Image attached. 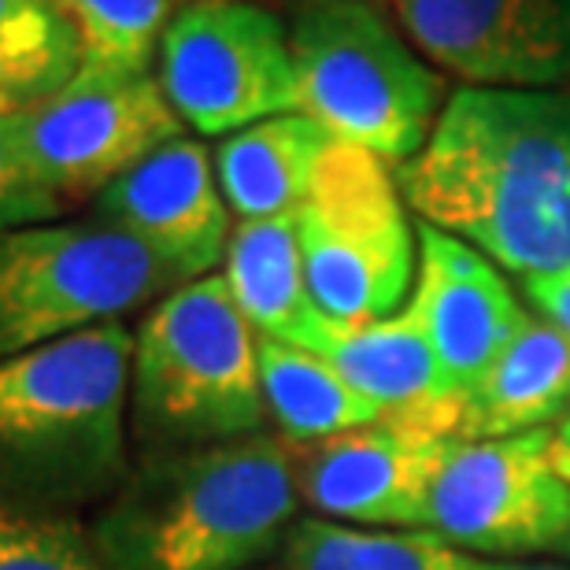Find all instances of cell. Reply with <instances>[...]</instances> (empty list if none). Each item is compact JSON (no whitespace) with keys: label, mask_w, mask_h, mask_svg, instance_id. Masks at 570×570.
<instances>
[{"label":"cell","mask_w":570,"mask_h":570,"mask_svg":"<svg viewBox=\"0 0 570 570\" xmlns=\"http://www.w3.org/2000/svg\"><path fill=\"white\" fill-rule=\"evenodd\" d=\"M419 223L522 278L570 267V97L463 86L396 175Z\"/></svg>","instance_id":"cell-1"},{"label":"cell","mask_w":570,"mask_h":570,"mask_svg":"<svg viewBox=\"0 0 570 570\" xmlns=\"http://www.w3.org/2000/svg\"><path fill=\"white\" fill-rule=\"evenodd\" d=\"M293 449L253 433L141 455L86 527L105 570H248L301 515Z\"/></svg>","instance_id":"cell-2"},{"label":"cell","mask_w":570,"mask_h":570,"mask_svg":"<svg viewBox=\"0 0 570 570\" xmlns=\"http://www.w3.org/2000/svg\"><path fill=\"white\" fill-rule=\"evenodd\" d=\"M130 367L122 323L0 360V500L75 515L116 493L130 474Z\"/></svg>","instance_id":"cell-3"},{"label":"cell","mask_w":570,"mask_h":570,"mask_svg":"<svg viewBox=\"0 0 570 570\" xmlns=\"http://www.w3.org/2000/svg\"><path fill=\"white\" fill-rule=\"evenodd\" d=\"M130 423L141 455L264 433L256 330L223 275L170 289L134 337Z\"/></svg>","instance_id":"cell-4"},{"label":"cell","mask_w":570,"mask_h":570,"mask_svg":"<svg viewBox=\"0 0 570 570\" xmlns=\"http://www.w3.org/2000/svg\"><path fill=\"white\" fill-rule=\"evenodd\" d=\"M296 111L334 141L407 164L426 145L444 82L367 0H312L289 30Z\"/></svg>","instance_id":"cell-5"},{"label":"cell","mask_w":570,"mask_h":570,"mask_svg":"<svg viewBox=\"0 0 570 570\" xmlns=\"http://www.w3.org/2000/svg\"><path fill=\"white\" fill-rule=\"evenodd\" d=\"M181 278L100 219L33 223L0 234V360L89 326L119 323Z\"/></svg>","instance_id":"cell-6"},{"label":"cell","mask_w":570,"mask_h":570,"mask_svg":"<svg viewBox=\"0 0 570 570\" xmlns=\"http://www.w3.org/2000/svg\"><path fill=\"white\" fill-rule=\"evenodd\" d=\"M385 159L330 141L315 186L296 212L304 278L334 323H374L404 304L415 278V230Z\"/></svg>","instance_id":"cell-7"},{"label":"cell","mask_w":570,"mask_h":570,"mask_svg":"<svg viewBox=\"0 0 570 570\" xmlns=\"http://www.w3.org/2000/svg\"><path fill=\"white\" fill-rule=\"evenodd\" d=\"M159 86L204 138L296 111L289 33L248 0H193L159 41Z\"/></svg>","instance_id":"cell-8"},{"label":"cell","mask_w":570,"mask_h":570,"mask_svg":"<svg viewBox=\"0 0 570 570\" xmlns=\"http://www.w3.org/2000/svg\"><path fill=\"white\" fill-rule=\"evenodd\" d=\"M181 127L153 71L86 63L63 89L16 116L22 156L60 204L105 193L159 145L181 138Z\"/></svg>","instance_id":"cell-9"},{"label":"cell","mask_w":570,"mask_h":570,"mask_svg":"<svg viewBox=\"0 0 570 570\" xmlns=\"http://www.w3.org/2000/svg\"><path fill=\"white\" fill-rule=\"evenodd\" d=\"M552 430L455 441L430 489L426 530L478 560H530L570 530V485L552 471Z\"/></svg>","instance_id":"cell-10"},{"label":"cell","mask_w":570,"mask_h":570,"mask_svg":"<svg viewBox=\"0 0 570 570\" xmlns=\"http://www.w3.org/2000/svg\"><path fill=\"white\" fill-rule=\"evenodd\" d=\"M455 441L371 423L315 444H289L301 504L318 519L371 530H426L430 489Z\"/></svg>","instance_id":"cell-11"},{"label":"cell","mask_w":570,"mask_h":570,"mask_svg":"<svg viewBox=\"0 0 570 570\" xmlns=\"http://www.w3.org/2000/svg\"><path fill=\"white\" fill-rule=\"evenodd\" d=\"M419 49L466 86L541 89L570 78V0H393Z\"/></svg>","instance_id":"cell-12"},{"label":"cell","mask_w":570,"mask_h":570,"mask_svg":"<svg viewBox=\"0 0 570 570\" xmlns=\"http://www.w3.org/2000/svg\"><path fill=\"white\" fill-rule=\"evenodd\" d=\"M94 219L138 237L181 282L212 275L234 230L208 148L186 134L97 193Z\"/></svg>","instance_id":"cell-13"},{"label":"cell","mask_w":570,"mask_h":570,"mask_svg":"<svg viewBox=\"0 0 570 570\" xmlns=\"http://www.w3.org/2000/svg\"><path fill=\"white\" fill-rule=\"evenodd\" d=\"M415 293L407 307L423 323L444 382L466 401V390L482 379L511 334L530 312L515 301L508 278L460 237L419 223Z\"/></svg>","instance_id":"cell-14"},{"label":"cell","mask_w":570,"mask_h":570,"mask_svg":"<svg viewBox=\"0 0 570 570\" xmlns=\"http://www.w3.org/2000/svg\"><path fill=\"white\" fill-rule=\"evenodd\" d=\"M301 348L323 356L352 390L379 404V423L460 441L463 396L444 382L426 330L407 304L401 312L356 326L323 315Z\"/></svg>","instance_id":"cell-15"},{"label":"cell","mask_w":570,"mask_h":570,"mask_svg":"<svg viewBox=\"0 0 570 570\" xmlns=\"http://www.w3.org/2000/svg\"><path fill=\"white\" fill-rule=\"evenodd\" d=\"M570 407V337L544 315H527L463 401L460 441L549 430Z\"/></svg>","instance_id":"cell-16"},{"label":"cell","mask_w":570,"mask_h":570,"mask_svg":"<svg viewBox=\"0 0 570 570\" xmlns=\"http://www.w3.org/2000/svg\"><path fill=\"white\" fill-rule=\"evenodd\" d=\"M330 141L334 138L301 111L226 134L215 148V178L226 208L237 223L301 212Z\"/></svg>","instance_id":"cell-17"},{"label":"cell","mask_w":570,"mask_h":570,"mask_svg":"<svg viewBox=\"0 0 570 570\" xmlns=\"http://www.w3.org/2000/svg\"><path fill=\"white\" fill-rule=\"evenodd\" d=\"M223 267L226 289L259 337L304 345L323 312L307 293L296 212L237 223L226 242Z\"/></svg>","instance_id":"cell-18"},{"label":"cell","mask_w":570,"mask_h":570,"mask_svg":"<svg viewBox=\"0 0 570 570\" xmlns=\"http://www.w3.org/2000/svg\"><path fill=\"white\" fill-rule=\"evenodd\" d=\"M259 390L267 419L285 444H315L337 433L371 426L382 407L356 393L323 356L275 337H256Z\"/></svg>","instance_id":"cell-19"},{"label":"cell","mask_w":570,"mask_h":570,"mask_svg":"<svg viewBox=\"0 0 570 570\" xmlns=\"http://www.w3.org/2000/svg\"><path fill=\"white\" fill-rule=\"evenodd\" d=\"M278 552L282 570H474V556L433 530H371L318 515L296 519Z\"/></svg>","instance_id":"cell-20"},{"label":"cell","mask_w":570,"mask_h":570,"mask_svg":"<svg viewBox=\"0 0 570 570\" xmlns=\"http://www.w3.org/2000/svg\"><path fill=\"white\" fill-rule=\"evenodd\" d=\"M75 30L86 67L148 71L181 0H52Z\"/></svg>","instance_id":"cell-21"},{"label":"cell","mask_w":570,"mask_h":570,"mask_svg":"<svg viewBox=\"0 0 570 570\" xmlns=\"http://www.w3.org/2000/svg\"><path fill=\"white\" fill-rule=\"evenodd\" d=\"M0 570H105L75 515L0 500Z\"/></svg>","instance_id":"cell-22"},{"label":"cell","mask_w":570,"mask_h":570,"mask_svg":"<svg viewBox=\"0 0 570 570\" xmlns=\"http://www.w3.org/2000/svg\"><path fill=\"white\" fill-rule=\"evenodd\" d=\"M82 67L75 30L56 38H0V119L63 89Z\"/></svg>","instance_id":"cell-23"},{"label":"cell","mask_w":570,"mask_h":570,"mask_svg":"<svg viewBox=\"0 0 570 570\" xmlns=\"http://www.w3.org/2000/svg\"><path fill=\"white\" fill-rule=\"evenodd\" d=\"M60 212L63 204L41 186L22 156L16 116L0 119V234L33 223H52Z\"/></svg>","instance_id":"cell-24"},{"label":"cell","mask_w":570,"mask_h":570,"mask_svg":"<svg viewBox=\"0 0 570 570\" xmlns=\"http://www.w3.org/2000/svg\"><path fill=\"white\" fill-rule=\"evenodd\" d=\"M67 30L52 0H0V38H56Z\"/></svg>","instance_id":"cell-25"},{"label":"cell","mask_w":570,"mask_h":570,"mask_svg":"<svg viewBox=\"0 0 570 570\" xmlns=\"http://www.w3.org/2000/svg\"><path fill=\"white\" fill-rule=\"evenodd\" d=\"M522 289H527L530 304L538 307V315H544L570 337V267L552 271V275L522 278Z\"/></svg>","instance_id":"cell-26"},{"label":"cell","mask_w":570,"mask_h":570,"mask_svg":"<svg viewBox=\"0 0 570 570\" xmlns=\"http://www.w3.org/2000/svg\"><path fill=\"white\" fill-rule=\"evenodd\" d=\"M549 460H552V471L570 485V407H567V415L560 419V426H556L552 438H549Z\"/></svg>","instance_id":"cell-27"},{"label":"cell","mask_w":570,"mask_h":570,"mask_svg":"<svg viewBox=\"0 0 570 570\" xmlns=\"http://www.w3.org/2000/svg\"><path fill=\"white\" fill-rule=\"evenodd\" d=\"M474 570H570L563 563H541V560H478Z\"/></svg>","instance_id":"cell-28"},{"label":"cell","mask_w":570,"mask_h":570,"mask_svg":"<svg viewBox=\"0 0 570 570\" xmlns=\"http://www.w3.org/2000/svg\"><path fill=\"white\" fill-rule=\"evenodd\" d=\"M552 552H556V556H563V560H570V530L563 533V538H560V544H556Z\"/></svg>","instance_id":"cell-29"}]
</instances>
